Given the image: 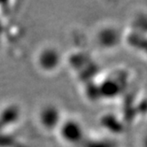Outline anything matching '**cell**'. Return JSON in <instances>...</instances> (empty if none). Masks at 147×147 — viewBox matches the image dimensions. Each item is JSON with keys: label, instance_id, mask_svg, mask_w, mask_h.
Instances as JSON below:
<instances>
[{"label": "cell", "instance_id": "1", "mask_svg": "<svg viewBox=\"0 0 147 147\" xmlns=\"http://www.w3.org/2000/svg\"><path fill=\"white\" fill-rule=\"evenodd\" d=\"M60 142L67 146H77L84 144L87 131L82 121L75 116L63 118L56 131Z\"/></svg>", "mask_w": 147, "mask_h": 147}, {"label": "cell", "instance_id": "2", "mask_svg": "<svg viewBox=\"0 0 147 147\" xmlns=\"http://www.w3.org/2000/svg\"><path fill=\"white\" fill-rule=\"evenodd\" d=\"M65 115L57 104L47 101L38 107L36 119L40 129L47 133H56L60 122Z\"/></svg>", "mask_w": 147, "mask_h": 147}, {"label": "cell", "instance_id": "3", "mask_svg": "<svg viewBox=\"0 0 147 147\" xmlns=\"http://www.w3.org/2000/svg\"><path fill=\"white\" fill-rule=\"evenodd\" d=\"M35 63L39 71L50 75L59 70L62 63V56L56 46L45 45L36 51Z\"/></svg>", "mask_w": 147, "mask_h": 147}, {"label": "cell", "instance_id": "4", "mask_svg": "<svg viewBox=\"0 0 147 147\" xmlns=\"http://www.w3.org/2000/svg\"><path fill=\"white\" fill-rule=\"evenodd\" d=\"M140 144H141V147H147V131L142 136Z\"/></svg>", "mask_w": 147, "mask_h": 147}]
</instances>
